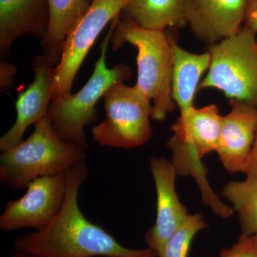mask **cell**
Returning <instances> with one entry per match:
<instances>
[{
	"label": "cell",
	"instance_id": "cell-7",
	"mask_svg": "<svg viewBox=\"0 0 257 257\" xmlns=\"http://www.w3.org/2000/svg\"><path fill=\"white\" fill-rule=\"evenodd\" d=\"M105 119L92 127V138L102 146L132 149L151 138V100L136 86L115 84L104 96Z\"/></svg>",
	"mask_w": 257,
	"mask_h": 257
},
{
	"label": "cell",
	"instance_id": "cell-12",
	"mask_svg": "<svg viewBox=\"0 0 257 257\" xmlns=\"http://www.w3.org/2000/svg\"><path fill=\"white\" fill-rule=\"evenodd\" d=\"M35 79L15 102L17 118L15 124L0 138V150H10L23 141L24 134L32 124L47 116L52 101L55 64L45 55L37 56L32 63Z\"/></svg>",
	"mask_w": 257,
	"mask_h": 257
},
{
	"label": "cell",
	"instance_id": "cell-6",
	"mask_svg": "<svg viewBox=\"0 0 257 257\" xmlns=\"http://www.w3.org/2000/svg\"><path fill=\"white\" fill-rule=\"evenodd\" d=\"M209 72L199 90L216 89L231 99L257 106L256 33L242 26L239 31L209 46Z\"/></svg>",
	"mask_w": 257,
	"mask_h": 257
},
{
	"label": "cell",
	"instance_id": "cell-8",
	"mask_svg": "<svg viewBox=\"0 0 257 257\" xmlns=\"http://www.w3.org/2000/svg\"><path fill=\"white\" fill-rule=\"evenodd\" d=\"M126 0H93L90 8L66 40L62 57L56 66L52 101L70 95L76 75L98 36L119 16Z\"/></svg>",
	"mask_w": 257,
	"mask_h": 257
},
{
	"label": "cell",
	"instance_id": "cell-2",
	"mask_svg": "<svg viewBox=\"0 0 257 257\" xmlns=\"http://www.w3.org/2000/svg\"><path fill=\"white\" fill-rule=\"evenodd\" d=\"M175 38L167 30L144 28L124 16L118 18L111 37L113 50L128 43L138 49L136 86L152 101V119L164 121L176 105L172 80Z\"/></svg>",
	"mask_w": 257,
	"mask_h": 257
},
{
	"label": "cell",
	"instance_id": "cell-5",
	"mask_svg": "<svg viewBox=\"0 0 257 257\" xmlns=\"http://www.w3.org/2000/svg\"><path fill=\"white\" fill-rule=\"evenodd\" d=\"M222 119L214 104L200 109L194 107L188 114L179 116L171 126L174 135L167 143L173 154L172 162L177 175H190L195 179L203 202L212 211L219 210L224 203L211 189L202 160L207 154L216 151Z\"/></svg>",
	"mask_w": 257,
	"mask_h": 257
},
{
	"label": "cell",
	"instance_id": "cell-17",
	"mask_svg": "<svg viewBox=\"0 0 257 257\" xmlns=\"http://www.w3.org/2000/svg\"><path fill=\"white\" fill-rule=\"evenodd\" d=\"M184 0H126L124 16L144 28L165 30L186 25Z\"/></svg>",
	"mask_w": 257,
	"mask_h": 257
},
{
	"label": "cell",
	"instance_id": "cell-11",
	"mask_svg": "<svg viewBox=\"0 0 257 257\" xmlns=\"http://www.w3.org/2000/svg\"><path fill=\"white\" fill-rule=\"evenodd\" d=\"M231 111L223 116L216 152L230 173L246 174L257 132V106L231 99Z\"/></svg>",
	"mask_w": 257,
	"mask_h": 257
},
{
	"label": "cell",
	"instance_id": "cell-4",
	"mask_svg": "<svg viewBox=\"0 0 257 257\" xmlns=\"http://www.w3.org/2000/svg\"><path fill=\"white\" fill-rule=\"evenodd\" d=\"M118 18L112 22L110 30L103 40L100 57L87 84L76 94L60 100L52 101L49 106L47 116L57 135L62 140L86 150L89 145L85 128L97 120L96 105L98 101L113 86L124 82L133 74L126 64H117L111 69L106 65V54Z\"/></svg>",
	"mask_w": 257,
	"mask_h": 257
},
{
	"label": "cell",
	"instance_id": "cell-1",
	"mask_svg": "<svg viewBox=\"0 0 257 257\" xmlns=\"http://www.w3.org/2000/svg\"><path fill=\"white\" fill-rule=\"evenodd\" d=\"M85 162L66 172V191L58 214L45 228L15 239L16 251L39 257H158L151 248L122 246L99 225L88 220L79 205V192L87 178Z\"/></svg>",
	"mask_w": 257,
	"mask_h": 257
},
{
	"label": "cell",
	"instance_id": "cell-23",
	"mask_svg": "<svg viewBox=\"0 0 257 257\" xmlns=\"http://www.w3.org/2000/svg\"><path fill=\"white\" fill-rule=\"evenodd\" d=\"M246 175V176L257 175V132L252 152H251V159H250L249 165H248Z\"/></svg>",
	"mask_w": 257,
	"mask_h": 257
},
{
	"label": "cell",
	"instance_id": "cell-10",
	"mask_svg": "<svg viewBox=\"0 0 257 257\" xmlns=\"http://www.w3.org/2000/svg\"><path fill=\"white\" fill-rule=\"evenodd\" d=\"M150 167L157 194L155 224L145 234L147 247L160 254L172 235L189 216L176 192L177 172L172 161L152 157Z\"/></svg>",
	"mask_w": 257,
	"mask_h": 257
},
{
	"label": "cell",
	"instance_id": "cell-20",
	"mask_svg": "<svg viewBox=\"0 0 257 257\" xmlns=\"http://www.w3.org/2000/svg\"><path fill=\"white\" fill-rule=\"evenodd\" d=\"M220 257H257V249L251 236L241 235L231 248H224Z\"/></svg>",
	"mask_w": 257,
	"mask_h": 257
},
{
	"label": "cell",
	"instance_id": "cell-13",
	"mask_svg": "<svg viewBox=\"0 0 257 257\" xmlns=\"http://www.w3.org/2000/svg\"><path fill=\"white\" fill-rule=\"evenodd\" d=\"M247 0H184L186 24L201 41L214 45L242 28Z\"/></svg>",
	"mask_w": 257,
	"mask_h": 257
},
{
	"label": "cell",
	"instance_id": "cell-9",
	"mask_svg": "<svg viewBox=\"0 0 257 257\" xmlns=\"http://www.w3.org/2000/svg\"><path fill=\"white\" fill-rule=\"evenodd\" d=\"M66 172L35 179L29 184L23 197L7 202L0 216L2 231L29 228L37 231L50 224L63 204Z\"/></svg>",
	"mask_w": 257,
	"mask_h": 257
},
{
	"label": "cell",
	"instance_id": "cell-14",
	"mask_svg": "<svg viewBox=\"0 0 257 257\" xmlns=\"http://www.w3.org/2000/svg\"><path fill=\"white\" fill-rule=\"evenodd\" d=\"M47 0H0V54L6 55L23 35L43 38L48 29Z\"/></svg>",
	"mask_w": 257,
	"mask_h": 257
},
{
	"label": "cell",
	"instance_id": "cell-24",
	"mask_svg": "<svg viewBox=\"0 0 257 257\" xmlns=\"http://www.w3.org/2000/svg\"><path fill=\"white\" fill-rule=\"evenodd\" d=\"M9 257H39V256H34V255L28 254V253L21 252V251H16V250H15L14 251H13V252L10 253Z\"/></svg>",
	"mask_w": 257,
	"mask_h": 257
},
{
	"label": "cell",
	"instance_id": "cell-22",
	"mask_svg": "<svg viewBox=\"0 0 257 257\" xmlns=\"http://www.w3.org/2000/svg\"><path fill=\"white\" fill-rule=\"evenodd\" d=\"M243 25L257 34V0H247V10Z\"/></svg>",
	"mask_w": 257,
	"mask_h": 257
},
{
	"label": "cell",
	"instance_id": "cell-15",
	"mask_svg": "<svg viewBox=\"0 0 257 257\" xmlns=\"http://www.w3.org/2000/svg\"><path fill=\"white\" fill-rule=\"evenodd\" d=\"M174 66L172 80V99L185 116L192 110L196 92L199 90V81L203 74L209 69L211 55L209 52L195 54L173 44Z\"/></svg>",
	"mask_w": 257,
	"mask_h": 257
},
{
	"label": "cell",
	"instance_id": "cell-3",
	"mask_svg": "<svg viewBox=\"0 0 257 257\" xmlns=\"http://www.w3.org/2000/svg\"><path fill=\"white\" fill-rule=\"evenodd\" d=\"M86 150L62 140L48 116L35 124L27 140L3 152L0 183L13 190L27 188L39 177L65 173L85 162Z\"/></svg>",
	"mask_w": 257,
	"mask_h": 257
},
{
	"label": "cell",
	"instance_id": "cell-25",
	"mask_svg": "<svg viewBox=\"0 0 257 257\" xmlns=\"http://www.w3.org/2000/svg\"><path fill=\"white\" fill-rule=\"evenodd\" d=\"M251 237H252L253 243H254L255 246H256L257 249V234L255 235V236H251Z\"/></svg>",
	"mask_w": 257,
	"mask_h": 257
},
{
	"label": "cell",
	"instance_id": "cell-21",
	"mask_svg": "<svg viewBox=\"0 0 257 257\" xmlns=\"http://www.w3.org/2000/svg\"><path fill=\"white\" fill-rule=\"evenodd\" d=\"M17 68L14 65L3 61L0 63V87L2 90L6 91L13 87L14 84V76L16 74Z\"/></svg>",
	"mask_w": 257,
	"mask_h": 257
},
{
	"label": "cell",
	"instance_id": "cell-18",
	"mask_svg": "<svg viewBox=\"0 0 257 257\" xmlns=\"http://www.w3.org/2000/svg\"><path fill=\"white\" fill-rule=\"evenodd\" d=\"M222 195L239 216L243 236L257 234V175L244 181L231 182L225 186Z\"/></svg>",
	"mask_w": 257,
	"mask_h": 257
},
{
	"label": "cell",
	"instance_id": "cell-16",
	"mask_svg": "<svg viewBox=\"0 0 257 257\" xmlns=\"http://www.w3.org/2000/svg\"><path fill=\"white\" fill-rule=\"evenodd\" d=\"M93 0H47L50 22L42 39L44 55L55 66L62 57L66 40L90 8Z\"/></svg>",
	"mask_w": 257,
	"mask_h": 257
},
{
	"label": "cell",
	"instance_id": "cell-19",
	"mask_svg": "<svg viewBox=\"0 0 257 257\" xmlns=\"http://www.w3.org/2000/svg\"><path fill=\"white\" fill-rule=\"evenodd\" d=\"M208 224L202 214H189L166 243L158 257H187L194 236Z\"/></svg>",
	"mask_w": 257,
	"mask_h": 257
}]
</instances>
